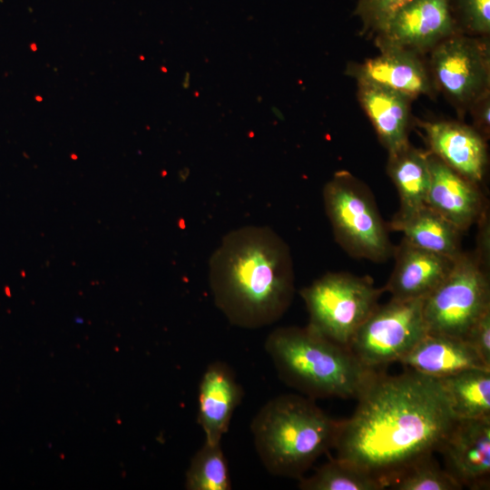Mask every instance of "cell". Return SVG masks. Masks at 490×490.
Instances as JSON below:
<instances>
[{"mask_svg":"<svg viewBox=\"0 0 490 490\" xmlns=\"http://www.w3.org/2000/svg\"><path fill=\"white\" fill-rule=\"evenodd\" d=\"M353 415L338 423L336 457L387 481L436 453L456 420L440 381L415 371L378 372L357 398Z\"/></svg>","mask_w":490,"mask_h":490,"instance_id":"obj_1","label":"cell"},{"mask_svg":"<svg viewBox=\"0 0 490 490\" xmlns=\"http://www.w3.org/2000/svg\"><path fill=\"white\" fill-rule=\"evenodd\" d=\"M209 279L216 307L243 328L276 322L294 295L289 247L268 227L228 233L211 258Z\"/></svg>","mask_w":490,"mask_h":490,"instance_id":"obj_2","label":"cell"},{"mask_svg":"<svg viewBox=\"0 0 490 490\" xmlns=\"http://www.w3.org/2000/svg\"><path fill=\"white\" fill-rule=\"evenodd\" d=\"M265 350L279 378L312 399H357L380 372L309 326L274 329L265 341Z\"/></svg>","mask_w":490,"mask_h":490,"instance_id":"obj_3","label":"cell"},{"mask_svg":"<svg viewBox=\"0 0 490 490\" xmlns=\"http://www.w3.org/2000/svg\"><path fill=\"white\" fill-rule=\"evenodd\" d=\"M338 423L314 399L287 394L269 400L253 417L250 430L259 458L270 474L300 479L333 448Z\"/></svg>","mask_w":490,"mask_h":490,"instance_id":"obj_4","label":"cell"},{"mask_svg":"<svg viewBox=\"0 0 490 490\" xmlns=\"http://www.w3.org/2000/svg\"><path fill=\"white\" fill-rule=\"evenodd\" d=\"M323 197L335 238L349 255L375 262L393 255L387 227L362 181L347 171L337 172L325 185Z\"/></svg>","mask_w":490,"mask_h":490,"instance_id":"obj_5","label":"cell"},{"mask_svg":"<svg viewBox=\"0 0 490 490\" xmlns=\"http://www.w3.org/2000/svg\"><path fill=\"white\" fill-rule=\"evenodd\" d=\"M383 292L369 277L330 272L303 288L300 296L309 317L308 326L348 348L355 332L378 306Z\"/></svg>","mask_w":490,"mask_h":490,"instance_id":"obj_6","label":"cell"},{"mask_svg":"<svg viewBox=\"0 0 490 490\" xmlns=\"http://www.w3.org/2000/svg\"><path fill=\"white\" fill-rule=\"evenodd\" d=\"M475 252H462L447 277L424 299L429 333L464 338L490 309L489 272Z\"/></svg>","mask_w":490,"mask_h":490,"instance_id":"obj_7","label":"cell"},{"mask_svg":"<svg viewBox=\"0 0 490 490\" xmlns=\"http://www.w3.org/2000/svg\"><path fill=\"white\" fill-rule=\"evenodd\" d=\"M423 302L424 299H391L378 305L355 332L348 348L373 369L398 362L428 332Z\"/></svg>","mask_w":490,"mask_h":490,"instance_id":"obj_8","label":"cell"},{"mask_svg":"<svg viewBox=\"0 0 490 490\" xmlns=\"http://www.w3.org/2000/svg\"><path fill=\"white\" fill-rule=\"evenodd\" d=\"M427 66L436 91L463 115L490 92L489 37L455 34L430 51Z\"/></svg>","mask_w":490,"mask_h":490,"instance_id":"obj_9","label":"cell"},{"mask_svg":"<svg viewBox=\"0 0 490 490\" xmlns=\"http://www.w3.org/2000/svg\"><path fill=\"white\" fill-rule=\"evenodd\" d=\"M457 33L451 0H408L376 32L375 42L379 50L423 54Z\"/></svg>","mask_w":490,"mask_h":490,"instance_id":"obj_10","label":"cell"},{"mask_svg":"<svg viewBox=\"0 0 490 490\" xmlns=\"http://www.w3.org/2000/svg\"><path fill=\"white\" fill-rule=\"evenodd\" d=\"M436 452L462 488L489 489L490 417H457Z\"/></svg>","mask_w":490,"mask_h":490,"instance_id":"obj_11","label":"cell"},{"mask_svg":"<svg viewBox=\"0 0 490 490\" xmlns=\"http://www.w3.org/2000/svg\"><path fill=\"white\" fill-rule=\"evenodd\" d=\"M417 125L425 132L430 153L479 185L488 155L486 140L474 127L452 121H417Z\"/></svg>","mask_w":490,"mask_h":490,"instance_id":"obj_12","label":"cell"},{"mask_svg":"<svg viewBox=\"0 0 490 490\" xmlns=\"http://www.w3.org/2000/svg\"><path fill=\"white\" fill-rule=\"evenodd\" d=\"M430 184L426 205L461 232L477 222L486 202L479 185L466 179L428 152Z\"/></svg>","mask_w":490,"mask_h":490,"instance_id":"obj_13","label":"cell"},{"mask_svg":"<svg viewBox=\"0 0 490 490\" xmlns=\"http://www.w3.org/2000/svg\"><path fill=\"white\" fill-rule=\"evenodd\" d=\"M379 51L377 56L366 59L361 64H349L347 74L357 81L385 86L411 100L420 95H434L436 89L421 54L396 48Z\"/></svg>","mask_w":490,"mask_h":490,"instance_id":"obj_14","label":"cell"},{"mask_svg":"<svg viewBox=\"0 0 490 490\" xmlns=\"http://www.w3.org/2000/svg\"><path fill=\"white\" fill-rule=\"evenodd\" d=\"M395 268L383 288L391 299H425L450 273L456 260L411 245L402 240L395 247Z\"/></svg>","mask_w":490,"mask_h":490,"instance_id":"obj_15","label":"cell"},{"mask_svg":"<svg viewBox=\"0 0 490 490\" xmlns=\"http://www.w3.org/2000/svg\"><path fill=\"white\" fill-rule=\"evenodd\" d=\"M243 396L244 391L230 366L215 361L207 367L201 378L198 397V422L206 442L220 443Z\"/></svg>","mask_w":490,"mask_h":490,"instance_id":"obj_16","label":"cell"},{"mask_svg":"<svg viewBox=\"0 0 490 490\" xmlns=\"http://www.w3.org/2000/svg\"><path fill=\"white\" fill-rule=\"evenodd\" d=\"M358 99L388 153L409 143L411 99L385 86L358 80Z\"/></svg>","mask_w":490,"mask_h":490,"instance_id":"obj_17","label":"cell"},{"mask_svg":"<svg viewBox=\"0 0 490 490\" xmlns=\"http://www.w3.org/2000/svg\"><path fill=\"white\" fill-rule=\"evenodd\" d=\"M398 362L436 379L470 368H490L464 339L429 332Z\"/></svg>","mask_w":490,"mask_h":490,"instance_id":"obj_18","label":"cell"},{"mask_svg":"<svg viewBox=\"0 0 490 490\" xmlns=\"http://www.w3.org/2000/svg\"><path fill=\"white\" fill-rule=\"evenodd\" d=\"M387 172L399 196V209L393 219L405 218L426 205L430 184L428 152L410 143L388 153Z\"/></svg>","mask_w":490,"mask_h":490,"instance_id":"obj_19","label":"cell"},{"mask_svg":"<svg viewBox=\"0 0 490 490\" xmlns=\"http://www.w3.org/2000/svg\"><path fill=\"white\" fill-rule=\"evenodd\" d=\"M390 228L401 231L404 240L417 248L456 259L461 250V231L425 205L402 219H392Z\"/></svg>","mask_w":490,"mask_h":490,"instance_id":"obj_20","label":"cell"},{"mask_svg":"<svg viewBox=\"0 0 490 490\" xmlns=\"http://www.w3.org/2000/svg\"><path fill=\"white\" fill-rule=\"evenodd\" d=\"M438 380L456 417H490V368H470Z\"/></svg>","mask_w":490,"mask_h":490,"instance_id":"obj_21","label":"cell"},{"mask_svg":"<svg viewBox=\"0 0 490 490\" xmlns=\"http://www.w3.org/2000/svg\"><path fill=\"white\" fill-rule=\"evenodd\" d=\"M302 490H381L384 483L368 472L337 457L309 477L299 479Z\"/></svg>","mask_w":490,"mask_h":490,"instance_id":"obj_22","label":"cell"},{"mask_svg":"<svg viewBox=\"0 0 490 490\" xmlns=\"http://www.w3.org/2000/svg\"><path fill=\"white\" fill-rule=\"evenodd\" d=\"M188 490H230L231 480L228 462L220 444L205 441L191 458L186 472Z\"/></svg>","mask_w":490,"mask_h":490,"instance_id":"obj_23","label":"cell"},{"mask_svg":"<svg viewBox=\"0 0 490 490\" xmlns=\"http://www.w3.org/2000/svg\"><path fill=\"white\" fill-rule=\"evenodd\" d=\"M435 453L423 456L391 477L387 487L395 490H460L461 485L440 466Z\"/></svg>","mask_w":490,"mask_h":490,"instance_id":"obj_24","label":"cell"},{"mask_svg":"<svg viewBox=\"0 0 490 490\" xmlns=\"http://www.w3.org/2000/svg\"><path fill=\"white\" fill-rule=\"evenodd\" d=\"M451 5L459 33L489 37L490 0H451Z\"/></svg>","mask_w":490,"mask_h":490,"instance_id":"obj_25","label":"cell"},{"mask_svg":"<svg viewBox=\"0 0 490 490\" xmlns=\"http://www.w3.org/2000/svg\"><path fill=\"white\" fill-rule=\"evenodd\" d=\"M407 1L358 0L355 14L361 21V34H375L388 17Z\"/></svg>","mask_w":490,"mask_h":490,"instance_id":"obj_26","label":"cell"},{"mask_svg":"<svg viewBox=\"0 0 490 490\" xmlns=\"http://www.w3.org/2000/svg\"><path fill=\"white\" fill-rule=\"evenodd\" d=\"M490 368V309L485 310L471 326L463 338Z\"/></svg>","mask_w":490,"mask_h":490,"instance_id":"obj_27","label":"cell"},{"mask_svg":"<svg viewBox=\"0 0 490 490\" xmlns=\"http://www.w3.org/2000/svg\"><path fill=\"white\" fill-rule=\"evenodd\" d=\"M474 128L486 140L490 134V92L477 99L469 108Z\"/></svg>","mask_w":490,"mask_h":490,"instance_id":"obj_28","label":"cell"},{"mask_svg":"<svg viewBox=\"0 0 490 490\" xmlns=\"http://www.w3.org/2000/svg\"><path fill=\"white\" fill-rule=\"evenodd\" d=\"M487 209V208H486ZM485 210L477 223L480 225L477 246L475 250L481 262L489 269L490 260V228H489V215L487 210Z\"/></svg>","mask_w":490,"mask_h":490,"instance_id":"obj_29","label":"cell"},{"mask_svg":"<svg viewBox=\"0 0 490 490\" xmlns=\"http://www.w3.org/2000/svg\"><path fill=\"white\" fill-rule=\"evenodd\" d=\"M190 79H191V76H190L189 73H187L184 75L183 80H182V86H183L184 89L189 88V86H190Z\"/></svg>","mask_w":490,"mask_h":490,"instance_id":"obj_30","label":"cell"},{"mask_svg":"<svg viewBox=\"0 0 490 490\" xmlns=\"http://www.w3.org/2000/svg\"><path fill=\"white\" fill-rule=\"evenodd\" d=\"M36 100L37 101H42V97L41 96H36Z\"/></svg>","mask_w":490,"mask_h":490,"instance_id":"obj_31","label":"cell"},{"mask_svg":"<svg viewBox=\"0 0 490 490\" xmlns=\"http://www.w3.org/2000/svg\"><path fill=\"white\" fill-rule=\"evenodd\" d=\"M72 158H73V159H77V156L74 155V154H72Z\"/></svg>","mask_w":490,"mask_h":490,"instance_id":"obj_32","label":"cell"}]
</instances>
